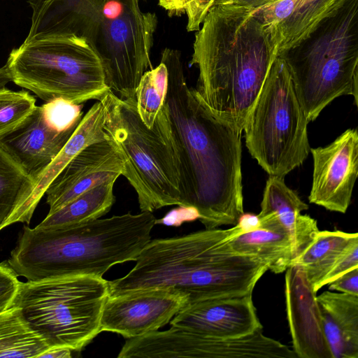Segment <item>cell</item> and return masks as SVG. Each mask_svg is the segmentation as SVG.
Wrapping results in <instances>:
<instances>
[{
    "mask_svg": "<svg viewBox=\"0 0 358 358\" xmlns=\"http://www.w3.org/2000/svg\"><path fill=\"white\" fill-rule=\"evenodd\" d=\"M275 0H215L213 6L231 5L257 9Z\"/></svg>",
    "mask_w": 358,
    "mask_h": 358,
    "instance_id": "34",
    "label": "cell"
},
{
    "mask_svg": "<svg viewBox=\"0 0 358 358\" xmlns=\"http://www.w3.org/2000/svg\"><path fill=\"white\" fill-rule=\"evenodd\" d=\"M286 62L308 122L343 95L358 98V0H343L294 46Z\"/></svg>",
    "mask_w": 358,
    "mask_h": 358,
    "instance_id": "5",
    "label": "cell"
},
{
    "mask_svg": "<svg viewBox=\"0 0 358 358\" xmlns=\"http://www.w3.org/2000/svg\"><path fill=\"white\" fill-rule=\"evenodd\" d=\"M124 161L108 137L82 150L55 176L47 187L48 213L61 208L83 192L122 174Z\"/></svg>",
    "mask_w": 358,
    "mask_h": 358,
    "instance_id": "14",
    "label": "cell"
},
{
    "mask_svg": "<svg viewBox=\"0 0 358 358\" xmlns=\"http://www.w3.org/2000/svg\"><path fill=\"white\" fill-rule=\"evenodd\" d=\"M168 71L165 64L147 71L143 75L136 91V109L140 117L152 128L165 101Z\"/></svg>",
    "mask_w": 358,
    "mask_h": 358,
    "instance_id": "27",
    "label": "cell"
},
{
    "mask_svg": "<svg viewBox=\"0 0 358 358\" xmlns=\"http://www.w3.org/2000/svg\"><path fill=\"white\" fill-rule=\"evenodd\" d=\"M313 159L308 199L327 210L345 213L358 175V132L348 129L325 147L310 148Z\"/></svg>",
    "mask_w": 358,
    "mask_h": 358,
    "instance_id": "13",
    "label": "cell"
},
{
    "mask_svg": "<svg viewBox=\"0 0 358 358\" xmlns=\"http://www.w3.org/2000/svg\"><path fill=\"white\" fill-rule=\"evenodd\" d=\"M71 351L70 349L64 348H50L41 354L39 358H71L72 357Z\"/></svg>",
    "mask_w": 358,
    "mask_h": 358,
    "instance_id": "37",
    "label": "cell"
},
{
    "mask_svg": "<svg viewBox=\"0 0 358 358\" xmlns=\"http://www.w3.org/2000/svg\"><path fill=\"white\" fill-rule=\"evenodd\" d=\"M157 25L155 13L132 12L92 45L101 61L108 87L122 99H136L143 75L152 69L150 51Z\"/></svg>",
    "mask_w": 358,
    "mask_h": 358,
    "instance_id": "10",
    "label": "cell"
},
{
    "mask_svg": "<svg viewBox=\"0 0 358 358\" xmlns=\"http://www.w3.org/2000/svg\"><path fill=\"white\" fill-rule=\"evenodd\" d=\"M164 106L180 168L182 206L206 229L236 225L244 213L241 134L211 113L188 87L180 52L165 48Z\"/></svg>",
    "mask_w": 358,
    "mask_h": 358,
    "instance_id": "1",
    "label": "cell"
},
{
    "mask_svg": "<svg viewBox=\"0 0 358 358\" xmlns=\"http://www.w3.org/2000/svg\"><path fill=\"white\" fill-rule=\"evenodd\" d=\"M115 181L108 180L83 192L61 208L48 213L36 227H65L100 218L110 210L115 201L113 194Z\"/></svg>",
    "mask_w": 358,
    "mask_h": 358,
    "instance_id": "24",
    "label": "cell"
},
{
    "mask_svg": "<svg viewBox=\"0 0 358 358\" xmlns=\"http://www.w3.org/2000/svg\"><path fill=\"white\" fill-rule=\"evenodd\" d=\"M215 0H189L185 7L188 31H198Z\"/></svg>",
    "mask_w": 358,
    "mask_h": 358,
    "instance_id": "32",
    "label": "cell"
},
{
    "mask_svg": "<svg viewBox=\"0 0 358 358\" xmlns=\"http://www.w3.org/2000/svg\"><path fill=\"white\" fill-rule=\"evenodd\" d=\"M189 1V0H187V1Z\"/></svg>",
    "mask_w": 358,
    "mask_h": 358,
    "instance_id": "39",
    "label": "cell"
},
{
    "mask_svg": "<svg viewBox=\"0 0 358 358\" xmlns=\"http://www.w3.org/2000/svg\"><path fill=\"white\" fill-rule=\"evenodd\" d=\"M343 0H275L254 13L262 23L277 55L294 46Z\"/></svg>",
    "mask_w": 358,
    "mask_h": 358,
    "instance_id": "18",
    "label": "cell"
},
{
    "mask_svg": "<svg viewBox=\"0 0 358 358\" xmlns=\"http://www.w3.org/2000/svg\"><path fill=\"white\" fill-rule=\"evenodd\" d=\"M188 298L170 287H155L108 296L101 318V331L128 339L157 331L188 304Z\"/></svg>",
    "mask_w": 358,
    "mask_h": 358,
    "instance_id": "12",
    "label": "cell"
},
{
    "mask_svg": "<svg viewBox=\"0 0 358 358\" xmlns=\"http://www.w3.org/2000/svg\"><path fill=\"white\" fill-rule=\"evenodd\" d=\"M50 347L22 320L12 307L0 314V357H38Z\"/></svg>",
    "mask_w": 358,
    "mask_h": 358,
    "instance_id": "26",
    "label": "cell"
},
{
    "mask_svg": "<svg viewBox=\"0 0 358 358\" xmlns=\"http://www.w3.org/2000/svg\"><path fill=\"white\" fill-rule=\"evenodd\" d=\"M240 233L243 230L236 224L228 229H205L150 240L127 274L108 281L109 296L170 287L192 303L252 294L268 269L255 258L233 254L226 248L225 240Z\"/></svg>",
    "mask_w": 358,
    "mask_h": 358,
    "instance_id": "3",
    "label": "cell"
},
{
    "mask_svg": "<svg viewBox=\"0 0 358 358\" xmlns=\"http://www.w3.org/2000/svg\"><path fill=\"white\" fill-rule=\"evenodd\" d=\"M6 64L15 84L45 102L62 98L81 104L99 101L110 91L100 58L80 38L23 42Z\"/></svg>",
    "mask_w": 358,
    "mask_h": 358,
    "instance_id": "9",
    "label": "cell"
},
{
    "mask_svg": "<svg viewBox=\"0 0 358 358\" xmlns=\"http://www.w3.org/2000/svg\"><path fill=\"white\" fill-rule=\"evenodd\" d=\"M156 223L152 212H141L48 229L24 225L8 262L28 281L103 277L114 265L136 260Z\"/></svg>",
    "mask_w": 358,
    "mask_h": 358,
    "instance_id": "4",
    "label": "cell"
},
{
    "mask_svg": "<svg viewBox=\"0 0 358 358\" xmlns=\"http://www.w3.org/2000/svg\"><path fill=\"white\" fill-rule=\"evenodd\" d=\"M237 224L243 230V233L254 230L260 226L258 215L253 214L243 213L239 218Z\"/></svg>",
    "mask_w": 358,
    "mask_h": 358,
    "instance_id": "36",
    "label": "cell"
},
{
    "mask_svg": "<svg viewBox=\"0 0 358 358\" xmlns=\"http://www.w3.org/2000/svg\"><path fill=\"white\" fill-rule=\"evenodd\" d=\"M308 209V205L287 186L284 178L269 176L263 194L261 211L257 215L259 227L282 229L292 241L296 258L313 243L320 231L314 218L301 214Z\"/></svg>",
    "mask_w": 358,
    "mask_h": 358,
    "instance_id": "19",
    "label": "cell"
},
{
    "mask_svg": "<svg viewBox=\"0 0 358 358\" xmlns=\"http://www.w3.org/2000/svg\"><path fill=\"white\" fill-rule=\"evenodd\" d=\"M106 115L105 106L100 101H96L84 115L71 137L36 182L33 192L23 208V223L30 222L47 187L62 169L85 148L108 138L104 129Z\"/></svg>",
    "mask_w": 358,
    "mask_h": 358,
    "instance_id": "21",
    "label": "cell"
},
{
    "mask_svg": "<svg viewBox=\"0 0 358 358\" xmlns=\"http://www.w3.org/2000/svg\"><path fill=\"white\" fill-rule=\"evenodd\" d=\"M83 105L62 98L52 99L41 106L46 122L59 131L76 129L84 115Z\"/></svg>",
    "mask_w": 358,
    "mask_h": 358,
    "instance_id": "29",
    "label": "cell"
},
{
    "mask_svg": "<svg viewBox=\"0 0 358 358\" xmlns=\"http://www.w3.org/2000/svg\"><path fill=\"white\" fill-rule=\"evenodd\" d=\"M328 285L331 290L358 295V267L345 273Z\"/></svg>",
    "mask_w": 358,
    "mask_h": 358,
    "instance_id": "33",
    "label": "cell"
},
{
    "mask_svg": "<svg viewBox=\"0 0 358 358\" xmlns=\"http://www.w3.org/2000/svg\"><path fill=\"white\" fill-rule=\"evenodd\" d=\"M255 9L213 6L193 45L199 69L196 96L215 116L243 132L277 56Z\"/></svg>",
    "mask_w": 358,
    "mask_h": 358,
    "instance_id": "2",
    "label": "cell"
},
{
    "mask_svg": "<svg viewBox=\"0 0 358 358\" xmlns=\"http://www.w3.org/2000/svg\"><path fill=\"white\" fill-rule=\"evenodd\" d=\"M10 81H12V78L6 64H5L0 68V89L6 87Z\"/></svg>",
    "mask_w": 358,
    "mask_h": 358,
    "instance_id": "38",
    "label": "cell"
},
{
    "mask_svg": "<svg viewBox=\"0 0 358 358\" xmlns=\"http://www.w3.org/2000/svg\"><path fill=\"white\" fill-rule=\"evenodd\" d=\"M32 10L24 43L76 37L88 43L101 24L139 5L138 0H27Z\"/></svg>",
    "mask_w": 358,
    "mask_h": 358,
    "instance_id": "11",
    "label": "cell"
},
{
    "mask_svg": "<svg viewBox=\"0 0 358 358\" xmlns=\"http://www.w3.org/2000/svg\"><path fill=\"white\" fill-rule=\"evenodd\" d=\"M34 185V180L0 146V231L14 223H23V208Z\"/></svg>",
    "mask_w": 358,
    "mask_h": 358,
    "instance_id": "25",
    "label": "cell"
},
{
    "mask_svg": "<svg viewBox=\"0 0 358 358\" xmlns=\"http://www.w3.org/2000/svg\"><path fill=\"white\" fill-rule=\"evenodd\" d=\"M99 101L106 108L105 131L120 152L122 175L136 191L141 212L182 206L179 162L164 104L148 128L136 99H122L110 90Z\"/></svg>",
    "mask_w": 358,
    "mask_h": 358,
    "instance_id": "6",
    "label": "cell"
},
{
    "mask_svg": "<svg viewBox=\"0 0 358 358\" xmlns=\"http://www.w3.org/2000/svg\"><path fill=\"white\" fill-rule=\"evenodd\" d=\"M187 0H158L159 5L165 9L170 16L185 13Z\"/></svg>",
    "mask_w": 358,
    "mask_h": 358,
    "instance_id": "35",
    "label": "cell"
},
{
    "mask_svg": "<svg viewBox=\"0 0 358 358\" xmlns=\"http://www.w3.org/2000/svg\"><path fill=\"white\" fill-rule=\"evenodd\" d=\"M358 267V241L352 243L335 262L320 285V289L345 273Z\"/></svg>",
    "mask_w": 358,
    "mask_h": 358,
    "instance_id": "31",
    "label": "cell"
},
{
    "mask_svg": "<svg viewBox=\"0 0 358 358\" xmlns=\"http://www.w3.org/2000/svg\"><path fill=\"white\" fill-rule=\"evenodd\" d=\"M285 292L287 320L296 357L332 358L323 333L316 292L301 265H291L286 269Z\"/></svg>",
    "mask_w": 358,
    "mask_h": 358,
    "instance_id": "16",
    "label": "cell"
},
{
    "mask_svg": "<svg viewBox=\"0 0 358 358\" xmlns=\"http://www.w3.org/2000/svg\"><path fill=\"white\" fill-rule=\"evenodd\" d=\"M308 122L287 65L277 55L246 120L245 145L269 176L284 178L310 152Z\"/></svg>",
    "mask_w": 358,
    "mask_h": 358,
    "instance_id": "8",
    "label": "cell"
},
{
    "mask_svg": "<svg viewBox=\"0 0 358 358\" xmlns=\"http://www.w3.org/2000/svg\"><path fill=\"white\" fill-rule=\"evenodd\" d=\"M76 129H53L36 106L21 123L0 135V146L36 184Z\"/></svg>",
    "mask_w": 358,
    "mask_h": 358,
    "instance_id": "17",
    "label": "cell"
},
{
    "mask_svg": "<svg viewBox=\"0 0 358 358\" xmlns=\"http://www.w3.org/2000/svg\"><path fill=\"white\" fill-rule=\"evenodd\" d=\"M356 241H358L357 233L319 231L313 243L292 261L290 266L301 265L317 292L337 259Z\"/></svg>",
    "mask_w": 358,
    "mask_h": 358,
    "instance_id": "23",
    "label": "cell"
},
{
    "mask_svg": "<svg viewBox=\"0 0 358 358\" xmlns=\"http://www.w3.org/2000/svg\"><path fill=\"white\" fill-rule=\"evenodd\" d=\"M36 107V99L28 92L0 89V135L21 123Z\"/></svg>",
    "mask_w": 358,
    "mask_h": 358,
    "instance_id": "28",
    "label": "cell"
},
{
    "mask_svg": "<svg viewBox=\"0 0 358 358\" xmlns=\"http://www.w3.org/2000/svg\"><path fill=\"white\" fill-rule=\"evenodd\" d=\"M8 262L0 263V314L13 307L20 281Z\"/></svg>",
    "mask_w": 358,
    "mask_h": 358,
    "instance_id": "30",
    "label": "cell"
},
{
    "mask_svg": "<svg viewBox=\"0 0 358 358\" xmlns=\"http://www.w3.org/2000/svg\"><path fill=\"white\" fill-rule=\"evenodd\" d=\"M316 299L332 358H358V295L326 291Z\"/></svg>",
    "mask_w": 358,
    "mask_h": 358,
    "instance_id": "20",
    "label": "cell"
},
{
    "mask_svg": "<svg viewBox=\"0 0 358 358\" xmlns=\"http://www.w3.org/2000/svg\"><path fill=\"white\" fill-rule=\"evenodd\" d=\"M109 296L103 277L77 275L20 282L13 307L50 348L80 351L101 332Z\"/></svg>",
    "mask_w": 358,
    "mask_h": 358,
    "instance_id": "7",
    "label": "cell"
},
{
    "mask_svg": "<svg viewBox=\"0 0 358 358\" xmlns=\"http://www.w3.org/2000/svg\"><path fill=\"white\" fill-rule=\"evenodd\" d=\"M224 243L226 248L233 254L255 258L276 274L286 271L294 258L292 241L280 227H259L231 235Z\"/></svg>",
    "mask_w": 358,
    "mask_h": 358,
    "instance_id": "22",
    "label": "cell"
},
{
    "mask_svg": "<svg viewBox=\"0 0 358 358\" xmlns=\"http://www.w3.org/2000/svg\"><path fill=\"white\" fill-rule=\"evenodd\" d=\"M170 324L202 336L220 338L242 337L262 329L252 293L189 303Z\"/></svg>",
    "mask_w": 358,
    "mask_h": 358,
    "instance_id": "15",
    "label": "cell"
}]
</instances>
